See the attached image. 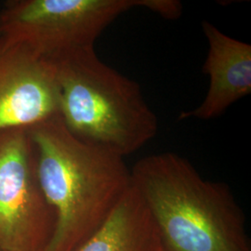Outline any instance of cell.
Here are the masks:
<instances>
[{
    "instance_id": "cell-3",
    "label": "cell",
    "mask_w": 251,
    "mask_h": 251,
    "mask_svg": "<svg viewBox=\"0 0 251 251\" xmlns=\"http://www.w3.org/2000/svg\"><path fill=\"white\" fill-rule=\"evenodd\" d=\"M59 117L81 141L125 158L158 131V118L140 85L102 62L94 48L51 63Z\"/></svg>"
},
{
    "instance_id": "cell-4",
    "label": "cell",
    "mask_w": 251,
    "mask_h": 251,
    "mask_svg": "<svg viewBox=\"0 0 251 251\" xmlns=\"http://www.w3.org/2000/svg\"><path fill=\"white\" fill-rule=\"evenodd\" d=\"M152 6V0H10L0 9V35L53 63L94 48L121 14Z\"/></svg>"
},
{
    "instance_id": "cell-8",
    "label": "cell",
    "mask_w": 251,
    "mask_h": 251,
    "mask_svg": "<svg viewBox=\"0 0 251 251\" xmlns=\"http://www.w3.org/2000/svg\"><path fill=\"white\" fill-rule=\"evenodd\" d=\"M75 251H163L157 228L131 185L107 221Z\"/></svg>"
},
{
    "instance_id": "cell-6",
    "label": "cell",
    "mask_w": 251,
    "mask_h": 251,
    "mask_svg": "<svg viewBox=\"0 0 251 251\" xmlns=\"http://www.w3.org/2000/svg\"><path fill=\"white\" fill-rule=\"evenodd\" d=\"M57 116L53 64L0 35V131L31 127Z\"/></svg>"
},
{
    "instance_id": "cell-2",
    "label": "cell",
    "mask_w": 251,
    "mask_h": 251,
    "mask_svg": "<svg viewBox=\"0 0 251 251\" xmlns=\"http://www.w3.org/2000/svg\"><path fill=\"white\" fill-rule=\"evenodd\" d=\"M130 171L163 251H251L246 217L225 182L203 178L172 152L145 156Z\"/></svg>"
},
{
    "instance_id": "cell-5",
    "label": "cell",
    "mask_w": 251,
    "mask_h": 251,
    "mask_svg": "<svg viewBox=\"0 0 251 251\" xmlns=\"http://www.w3.org/2000/svg\"><path fill=\"white\" fill-rule=\"evenodd\" d=\"M54 225L29 127L0 131V251H44Z\"/></svg>"
},
{
    "instance_id": "cell-7",
    "label": "cell",
    "mask_w": 251,
    "mask_h": 251,
    "mask_svg": "<svg viewBox=\"0 0 251 251\" xmlns=\"http://www.w3.org/2000/svg\"><path fill=\"white\" fill-rule=\"evenodd\" d=\"M207 54L202 72L209 77L206 97L179 119L211 120L251 93V46L228 36L208 21L202 22Z\"/></svg>"
},
{
    "instance_id": "cell-1",
    "label": "cell",
    "mask_w": 251,
    "mask_h": 251,
    "mask_svg": "<svg viewBox=\"0 0 251 251\" xmlns=\"http://www.w3.org/2000/svg\"><path fill=\"white\" fill-rule=\"evenodd\" d=\"M40 186L55 217L44 251H75L99 230L132 185L125 158L85 143L59 116L29 127Z\"/></svg>"
}]
</instances>
